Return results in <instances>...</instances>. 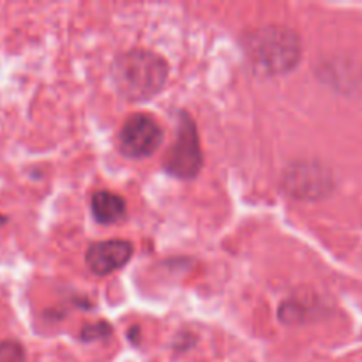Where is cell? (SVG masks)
I'll use <instances>...</instances> for the list:
<instances>
[{
  "mask_svg": "<svg viewBox=\"0 0 362 362\" xmlns=\"http://www.w3.org/2000/svg\"><path fill=\"white\" fill-rule=\"evenodd\" d=\"M247 60L257 73L276 76L292 71L300 60L299 35L288 27H262L244 39Z\"/></svg>",
  "mask_w": 362,
  "mask_h": 362,
  "instance_id": "cell-1",
  "label": "cell"
},
{
  "mask_svg": "<svg viewBox=\"0 0 362 362\" xmlns=\"http://www.w3.org/2000/svg\"><path fill=\"white\" fill-rule=\"evenodd\" d=\"M168 78V64L145 49H133L119 57L113 66V81L129 101H147L163 90Z\"/></svg>",
  "mask_w": 362,
  "mask_h": 362,
  "instance_id": "cell-2",
  "label": "cell"
},
{
  "mask_svg": "<svg viewBox=\"0 0 362 362\" xmlns=\"http://www.w3.org/2000/svg\"><path fill=\"white\" fill-rule=\"evenodd\" d=\"M202 165H204V154H202L198 131L193 119L186 112H182L179 115L175 140L166 152L163 166L170 175L189 180L200 173Z\"/></svg>",
  "mask_w": 362,
  "mask_h": 362,
  "instance_id": "cell-3",
  "label": "cell"
},
{
  "mask_svg": "<svg viewBox=\"0 0 362 362\" xmlns=\"http://www.w3.org/2000/svg\"><path fill=\"white\" fill-rule=\"evenodd\" d=\"M163 141L159 124L145 113H134L124 122L119 134V148L126 158L144 159L154 154Z\"/></svg>",
  "mask_w": 362,
  "mask_h": 362,
  "instance_id": "cell-4",
  "label": "cell"
},
{
  "mask_svg": "<svg viewBox=\"0 0 362 362\" xmlns=\"http://www.w3.org/2000/svg\"><path fill=\"white\" fill-rule=\"evenodd\" d=\"M133 257V244L124 239H110L92 244L85 255L88 271L95 276H108L122 269Z\"/></svg>",
  "mask_w": 362,
  "mask_h": 362,
  "instance_id": "cell-5",
  "label": "cell"
},
{
  "mask_svg": "<svg viewBox=\"0 0 362 362\" xmlns=\"http://www.w3.org/2000/svg\"><path fill=\"white\" fill-rule=\"evenodd\" d=\"M90 209L101 225H113L126 216V202L112 191H98L92 197Z\"/></svg>",
  "mask_w": 362,
  "mask_h": 362,
  "instance_id": "cell-6",
  "label": "cell"
},
{
  "mask_svg": "<svg viewBox=\"0 0 362 362\" xmlns=\"http://www.w3.org/2000/svg\"><path fill=\"white\" fill-rule=\"evenodd\" d=\"M0 362H27L23 345L16 339L0 341Z\"/></svg>",
  "mask_w": 362,
  "mask_h": 362,
  "instance_id": "cell-7",
  "label": "cell"
},
{
  "mask_svg": "<svg viewBox=\"0 0 362 362\" xmlns=\"http://www.w3.org/2000/svg\"><path fill=\"white\" fill-rule=\"evenodd\" d=\"M110 334V327L108 324H94V325H87L85 331L81 332V338L85 341H94L98 338H106Z\"/></svg>",
  "mask_w": 362,
  "mask_h": 362,
  "instance_id": "cell-8",
  "label": "cell"
},
{
  "mask_svg": "<svg viewBox=\"0 0 362 362\" xmlns=\"http://www.w3.org/2000/svg\"><path fill=\"white\" fill-rule=\"evenodd\" d=\"M7 221V218H6V216H4V214H0V225H4V223H6Z\"/></svg>",
  "mask_w": 362,
  "mask_h": 362,
  "instance_id": "cell-9",
  "label": "cell"
}]
</instances>
